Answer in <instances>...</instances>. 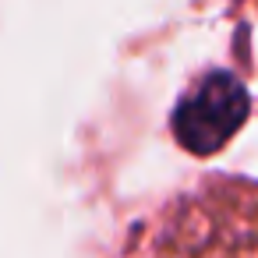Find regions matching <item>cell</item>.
Segmentation results:
<instances>
[{"label":"cell","instance_id":"1","mask_svg":"<svg viewBox=\"0 0 258 258\" xmlns=\"http://www.w3.org/2000/svg\"><path fill=\"white\" fill-rule=\"evenodd\" d=\"M124 258H258V184L205 180L156 209Z\"/></svg>","mask_w":258,"mask_h":258},{"label":"cell","instance_id":"2","mask_svg":"<svg viewBox=\"0 0 258 258\" xmlns=\"http://www.w3.org/2000/svg\"><path fill=\"white\" fill-rule=\"evenodd\" d=\"M244 117H247L244 85L226 71H209L180 96L173 110V138L195 156H212L237 135Z\"/></svg>","mask_w":258,"mask_h":258}]
</instances>
